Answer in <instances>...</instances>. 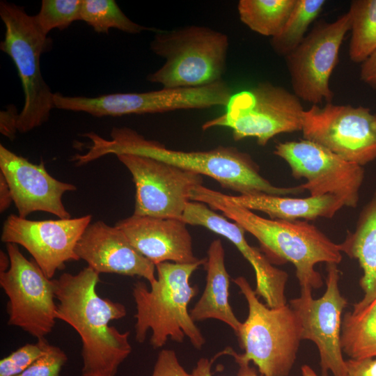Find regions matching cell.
<instances>
[{
	"mask_svg": "<svg viewBox=\"0 0 376 376\" xmlns=\"http://www.w3.org/2000/svg\"><path fill=\"white\" fill-rule=\"evenodd\" d=\"M91 141L84 154L75 159L84 165L107 155L134 154L160 160L185 170L212 178L223 188L239 195L269 194L287 196L303 193L301 185L277 187L260 173L258 165L250 155L232 146H218L205 151H183L166 147L146 139L136 131L127 127H113L110 139L93 132L83 134Z\"/></svg>",
	"mask_w": 376,
	"mask_h": 376,
	"instance_id": "cell-1",
	"label": "cell"
},
{
	"mask_svg": "<svg viewBox=\"0 0 376 376\" xmlns=\"http://www.w3.org/2000/svg\"><path fill=\"white\" fill-rule=\"evenodd\" d=\"M99 274L89 267L76 274L53 279L56 319L71 326L81 340L82 376H116L132 352L130 332H120L109 322L127 315L121 303L102 298L96 292Z\"/></svg>",
	"mask_w": 376,
	"mask_h": 376,
	"instance_id": "cell-2",
	"label": "cell"
},
{
	"mask_svg": "<svg viewBox=\"0 0 376 376\" xmlns=\"http://www.w3.org/2000/svg\"><path fill=\"white\" fill-rule=\"evenodd\" d=\"M191 201L203 203L241 226L259 242L270 260L290 262L295 267L301 288L318 289L322 279L315 267L320 263L338 264L339 244L307 221L267 219L230 201L224 194L203 185L196 187Z\"/></svg>",
	"mask_w": 376,
	"mask_h": 376,
	"instance_id": "cell-3",
	"label": "cell"
},
{
	"mask_svg": "<svg viewBox=\"0 0 376 376\" xmlns=\"http://www.w3.org/2000/svg\"><path fill=\"white\" fill-rule=\"evenodd\" d=\"M206 258L190 264L164 262L155 265L157 280L150 289L136 281L132 295L136 304L135 340L142 343L151 330L150 343L154 349L162 347L168 339L181 343L187 337L194 347L201 350L205 339L190 315L188 306L198 288L190 285V277Z\"/></svg>",
	"mask_w": 376,
	"mask_h": 376,
	"instance_id": "cell-4",
	"label": "cell"
},
{
	"mask_svg": "<svg viewBox=\"0 0 376 376\" xmlns=\"http://www.w3.org/2000/svg\"><path fill=\"white\" fill-rule=\"evenodd\" d=\"M248 305V315L236 334L242 354L230 347L219 353L252 361L265 376H288L301 338L299 320L290 306L270 308L263 304L244 276L234 279Z\"/></svg>",
	"mask_w": 376,
	"mask_h": 376,
	"instance_id": "cell-5",
	"label": "cell"
},
{
	"mask_svg": "<svg viewBox=\"0 0 376 376\" xmlns=\"http://www.w3.org/2000/svg\"><path fill=\"white\" fill-rule=\"evenodd\" d=\"M150 49L165 62L148 75V81L166 88H195L222 80L228 38L210 28L191 25L157 31Z\"/></svg>",
	"mask_w": 376,
	"mask_h": 376,
	"instance_id": "cell-6",
	"label": "cell"
},
{
	"mask_svg": "<svg viewBox=\"0 0 376 376\" xmlns=\"http://www.w3.org/2000/svg\"><path fill=\"white\" fill-rule=\"evenodd\" d=\"M0 17L5 26L0 49L13 60L24 94L17 127L18 132L25 133L47 121L54 108V93L40 69V57L51 47L52 41L23 7L1 1Z\"/></svg>",
	"mask_w": 376,
	"mask_h": 376,
	"instance_id": "cell-7",
	"label": "cell"
},
{
	"mask_svg": "<svg viewBox=\"0 0 376 376\" xmlns=\"http://www.w3.org/2000/svg\"><path fill=\"white\" fill-rule=\"evenodd\" d=\"M225 107L223 114L202 125L203 130L228 127L234 140L253 137L263 146L277 134L302 129L304 109L300 100L293 93L269 82L232 94Z\"/></svg>",
	"mask_w": 376,
	"mask_h": 376,
	"instance_id": "cell-8",
	"label": "cell"
},
{
	"mask_svg": "<svg viewBox=\"0 0 376 376\" xmlns=\"http://www.w3.org/2000/svg\"><path fill=\"white\" fill-rule=\"evenodd\" d=\"M232 95L223 80L195 88H166L141 93H116L97 97L54 93V108L85 112L95 117L157 113L180 109L226 106Z\"/></svg>",
	"mask_w": 376,
	"mask_h": 376,
	"instance_id": "cell-9",
	"label": "cell"
},
{
	"mask_svg": "<svg viewBox=\"0 0 376 376\" xmlns=\"http://www.w3.org/2000/svg\"><path fill=\"white\" fill-rule=\"evenodd\" d=\"M10 267L0 272V285L8 297V324L32 336L45 338L56 319L54 280L47 278L34 260H29L16 244H6Z\"/></svg>",
	"mask_w": 376,
	"mask_h": 376,
	"instance_id": "cell-10",
	"label": "cell"
},
{
	"mask_svg": "<svg viewBox=\"0 0 376 376\" xmlns=\"http://www.w3.org/2000/svg\"><path fill=\"white\" fill-rule=\"evenodd\" d=\"M304 139L361 166L376 159V113L363 107L314 104L304 110Z\"/></svg>",
	"mask_w": 376,
	"mask_h": 376,
	"instance_id": "cell-11",
	"label": "cell"
},
{
	"mask_svg": "<svg viewBox=\"0 0 376 376\" xmlns=\"http://www.w3.org/2000/svg\"><path fill=\"white\" fill-rule=\"evenodd\" d=\"M351 29L348 12L334 22L319 21L285 58L293 93L313 105L332 102L329 79L343 39Z\"/></svg>",
	"mask_w": 376,
	"mask_h": 376,
	"instance_id": "cell-12",
	"label": "cell"
},
{
	"mask_svg": "<svg viewBox=\"0 0 376 376\" xmlns=\"http://www.w3.org/2000/svg\"><path fill=\"white\" fill-rule=\"evenodd\" d=\"M135 185L133 214L182 220L192 191L203 185L201 175L149 157L118 154Z\"/></svg>",
	"mask_w": 376,
	"mask_h": 376,
	"instance_id": "cell-13",
	"label": "cell"
},
{
	"mask_svg": "<svg viewBox=\"0 0 376 376\" xmlns=\"http://www.w3.org/2000/svg\"><path fill=\"white\" fill-rule=\"evenodd\" d=\"M274 154L288 164L294 178L306 180L301 185L310 196L333 195L345 207L357 206L364 179L363 166L306 139L279 142Z\"/></svg>",
	"mask_w": 376,
	"mask_h": 376,
	"instance_id": "cell-14",
	"label": "cell"
},
{
	"mask_svg": "<svg viewBox=\"0 0 376 376\" xmlns=\"http://www.w3.org/2000/svg\"><path fill=\"white\" fill-rule=\"evenodd\" d=\"M326 290L314 299L312 289L301 288L300 296L290 301L301 327L302 340L312 341L318 347L321 375L346 376L345 360L340 345L342 313L347 304L339 288L340 271L337 264H327Z\"/></svg>",
	"mask_w": 376,
	"mask_h": 376,
	"instance_id": "cell-15",
	"label": "cell"
},
{
	"mask_svg": "<svg viewBox=\"0 0 376 376\" xmlns=\"http://www.w3.org/2000/svg\"><path fill=\"white\" fill-rule=\"evenodd\" d=\"M92 216L34 221L9 215L3 224L1 240L19 244L32 256L45 276L52 279L65 263L79 260L78 241L91 224Z\"/></svg>",
	"mask_w": 376,
	"mask_h": 376,
	"instance_id": "cell-16",
	"label": "cell"
},
{
	"mask_svg": "<svg viewBox=\"0 0 376 376\" xmlns=\"http://www.w3.org/2000/svg\"><path fill=\"white\" fill-rule=\"evenodd\" d=\"M0 172L10 186L20 217L26 218L33 212L42 211L59 219L71 218L62 196L67 191H75L76 187L54 178L47 171L42 162L33 164L1 144Z\"/></svg>",
	"mask_w": 376,
	"mask_h": 376,
	"instance_id": "cell-17",
	"label": "cell"
},
{
	"mask_svg": "<svg viewBox=\"0 0 376 376\" xmlns=\"http://www.w3.org/2000/svg\"><path fill=\"white\" fill-rule=\"evenodd\" d=\"M75 253L99 274L138 276L149 284L157 280L156 267L141 255L116 226L102 221L90 224L78 241Z\"/></svg>",
	"mask_w": 376,
	"mask_h": 376,
	"instance_id": "cell-18",
	"label": "cell"
},
{
	"mask_svg": "<svg viewBox=\"0 0 376 376\" xmlns=\"http://www.w3.org/2000/svg\"><path fill=\"white\" fill-rule=\"evenodd\" d=\"M116 226L155 265L201 260L194 255L191 236L182 220L132 214L117 222Z\"/></svg>",
	"mask_w": 376,
	"mask_h": 376,
	"instance_id": "cell-19",
	"label": "cell"
},
{
	"mask_svg": "<svg viewBox=\"0 0 376 376\" xmlns=\"http://www.w3.org/2000/svg\"><path fill=\"white\" fill-rule=\"evenodd\" d=\"M204 265L207 275L204 290L189 311L193 320L214 319L229 326L237 334L241 327L229 303L230 276L225 265V251L219 239L213 240L207 249Z\"/></svg>",
	"mask_w": 376,
	"mask_h": 376,
	"instance_id": "cell-20",
	"label": "cell"
},
{
	"mask_svg": "<svg viewBox=\"0 0 376 376\" xmlns=\"http://www.w3.org/2000/svg\"><path fill=\"white\" fill-rule=\"evenodd\" d=\"M226 196L230 201L241 207L268 214L270 219L287 221L299 219L311 221L320 217L332 218L344 207L339 198L329 194L309 196L306 198H290L269 194H226Z\"/></svg>",
	"mask_w": 376,
	"mask_h": 376,
	"instance_id": "cell-21",
	"label": "cell"
},
{
	"mask_svg": "<svg viewBox=\"0 0 376 376\" xmlns=\"http://www.w3.org/2000/svg\"><path fill=\"white\" fill-rule=\"evenodd\" d=\"M339 246L342 253L358 261L363 272L359 285L364 295L353 306L359 310L376 297V190L361 211L354 230Z\"/></svg>",
	"mask_w": 376,
	"mask_h": 376,
	"instance_id": "cell-22",
	"label": "cell"
},
{
	"mask_svg": "<svg viewBox=\"0 0 376 376\" xmlns=\"http://www.w3.org/2000/svg\"><path fill=\"white\" fill-rule=\"evenodd\" d=\"M182 221L187 225L205 227L230 241L252 266L256 282L266 283L274 275L276 267L260 250L247 242L245 230L238 224L228 221L225 216L216 213L206 204L195 201H189Z\"/></svg>",
	"mask_w": 376,
	"mask_h": 376,
	"instance_id": "cell-23",
	"label": "cell"
},
{
	"mask_svg": "<svg viewBox=\"0 0 376 376\" xmlns=\"http://www.w3.org/2000/svg\"><path fill=\"white\" fill-rule=\"evenodd\" d=\"M340 345L350 359L376 357V297L366 306L344 315Z\"/></svg>",
	"mask_w": 376,
	"mask_h": 376,
	"instance_id": "cell-24",
	"label": "cell"
},
{
	"mask_svg": "<svg viewBox=\"0 0 376 376\" xmlns=\"http://www.w3.org/2000/svg\"><path fill=\"white\" fill-rule=\"evenodd\" d=\"M297 0H240L237 10L240 20L252 31L272 38L276 36Z\"/></svg>",
	"mask_w": 376,
	"mask_h": 376,
	"instance_id": "cell-25",
	"label": "cell"
},
{
	"mask_svg": "<svg viewBox=\"0 0 376 376\" xmlns=\"http://www.w3.org/2000/svg\"><path fill=\"white\" fill-rule=\"evenodd\" d=\"M348 13L351 18L349 56L363 63L376 50V0H354Z\"/></svg>",
	"mask_w": 376,
	"mask_h": 376,
	"instance_id": "cell-26",
	"label": "cell"
},
{
	"mask_svg": "<svg viewBox=\"0 0 376 376\" xmlns=\"http://www.w3.org/2000/svg\"><path fill=\"white\" fill-rule=\"evenodd\" d=\"M324 0H297L296 4L280 32L271 38L274 52L285 57L304 39L311 23L325 4Z\"/></svg>",
	"mask_w": 376,
	"mask_h": 376,
	"instance_id": "cell-27",
	"label": "cell"
},
{
	"mask_svg": "<svg viewBox=\"0 0 376 376\" xmlns=\"http://www.w3.org/2000/svg\"><path fill=\"white\" fill-rule=\"evenodd\" d=\"M80 20L101 33H108L110 29L129 33L149 29L127 17L113 0H82Z\"/></svg>",
	"mask_w": 376,
	"mask_h": 376,
	"instance_id": "cell-28",
	"label": "cell"
},
{
	"mask_svg": "<svg viewBox=\"0 0 376 376\" xmlns=\"http://www.w3.org/2000/svg\"><path fill=\"white\" fill-rule=\"evenodd\" d=\"M82 0H42L38 13L33 15L40 31L48 36L54 29L63 30L80 20Z\"/></svg>",
	"mask_w": 376,
	"mask_h": 376,
	"instance_id": "cell-29",
	"label": "cell"
},
{
	"mask_svg": "<svg viewBox=\"0 0 376 376\" xmlns=\"http://www.w3.org/2000/svg\"><path fill=\"white\" fill-rule=\"evenodd\" d=\"M49 342L45 338L26 343L0 360V376H17L46 351Z\"/></svg>",
	"mask_w": 376,
	"mask_h": 376,
	"instance_id": "cell-30",
	"label": "cell"
},
{
	"mask_svg": "<svg viewBox=\"0 0 376 376\" xmlns=\"http://www.w3.org/2000/svg\"><path fill=\"white\" fill-rule=\"evenodd\" d=\"M68 357L60 347L49 344L45 352L17 376H62Z\"/></svg>",
	"mask_w": 376,
	"mask_h": 376,
	"instance_id": "cell-31",
	"label": "cell"
},
{
	"mask_svg": "<svg viewBox=\"0 0 376 376\" xmlns=\"http://www.w3.org/2000/svg\"><path fill=\"white\" fill-rule=\"evenodd\" d=\"M151 376H192L180 364L174 350H162L157 355Z\"/></svg>",
	"mask_w": 376,
	"mask_h": 376,
	"instance_id": "cell-32",
	"label": "cell"
},
{
	"mask_svg": "<svg viewBox=\"0 0 376 376\" xmlns=\"http://www.w3.org/2000/svg\"><path fill=\"white\" fill-rule=\"evenodd\" d=\"M234 360L239 366L237 376H265L258 373L254 368L251 367L250 363L239 359ZM212 363V361L207 358L199 359L191 372L192 376H213L211 371Z\"/></svg>",
	"mask_w": 376,
	"mask_h": 376,
	"instance_id": "cell-33",
	"label": "cell"
},
{
	"mask_svg": "<svg viewBox=\"0 0 376 376\" xmlns=\"http://www.w3.org/2000/svg\"><path fill=\"white\" fill-rule=\"evenodd\" d=\"M346 376H376V357L345 360Z\"/></svg>",
	"mask_w": 376,
	"mask_h": 376,
	"instance_id": "cell-34",
	"label": "cell"
},
{
	"mask_svg": "<svg viewBox=\"0 0 376 376\" xmlns=\"http://www.w3.org/2000/svg\"><path fill=\"white\" fill-rule=\"evenodd\" d=\"M19 114L15 108H9L1 111L0 130L8 138L13 139L17 131V119Z\"/></svg>",
	"mask_w": 376,
	"mask_h": 376,
	"instance_id": "cell-35",
	"label": "cell"
},
{
	"mask_svg": "<svg viewBox=\"0 0 376 376\" xmlns=\"http://www.w3.org/2000/svg\"><path fill=\"white\" fill-rule=\"evenodd\" d=\"M360 79L371 88L376 89V50L362 63Z\"/></svg>",
	"mask_w": 376,
	"mask_h": 376,
	"instance_id": "cell-36",
	"label": "cell"
},
{
	"mask_svg": "<svg viewBox=\"0 0 376 376\" xmlns=\"http://www.w3.org/2000/svg\"><path fill=\"white\" fill-rule=\"evenodd\" d=\"M13 202L10 186L4 175L0 172V212H5Z\"/></svg>",
	"mask_w": 376,
	"mask_h": 376,
	"instance_id": "cell-37",
	"label": "cell"
},
{
	"mask_svg": "<svg viewBox=\"0 0 376 376\" xmlns=\"http://www.w3.org/2000/svg\"><path fill=\"white\" fill-rule=\"evenodd\" d=\"M10 261L8 253L0 252V272H6L10 267Z\"/></svg>",
	"mask_w": 376,
	"mask_h": 376,
	"instance_id": "cell-38",
	"label": "cell"
},
{
	"mask_svg": "<svg viewBox=\"0 0 376 376\" xmlns=\"http://www.w3.org/2000/svg\"><path fill=\"white\" fill-rule=\"evenodd\" d=\"M301 373L302 376H318L314 370L307 364L301 367Z\"/></svg>",
	"mask_w": 376,
	"mask_h": 376,
	"instance_id": "cell-39",
	"label": "cell"
}]
</instances>
